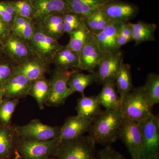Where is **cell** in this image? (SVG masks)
I'll return each mask as SVG.
<instances>
[{"label":"cell","instance_id":"43","mask_svg":"<svg viewBox=\"0 0 159 159\" xmlns=\"http://www.w3.org/2000/svg\"><path fill=\"white\" fill-rule=\"evenodd\" d=\"M5 56H6V55L4 54L2 49V47H1V45H0V58Z\"/></svg>","mask_w":159,"mask_h":159},{"label":"cell","instance_id":"22","mask_svg":"<svg viewBox=\"0 0 159 159\" xmlns=\"http://www.w3.org/2000/svg\"><path fill=\"white\" fill-rule=\"evenodd\" d=\"M130 24L132 41H134L135 47L146 42L156 41L155 33L157 29L156 24L142 21Z\"/></svg>","mask_w":159,"mask_h":159},{"label":"cell","instance_id":"38","mask_svg":"<svg viewBox=\"0 0 159 159\" xmlns=\"http://www.w3.org/2000/svg\"><path fill=\"white\" fill-rule=\"evenodd\" d=\"M15 66L7 56L0 58V87L12 76Z\"/></svg>","mask_w":159,"mask_h":159},{"label":"cell","instance_id":"36","mask_svg":"<svg viewBox=\"0 0 159 159\" xmlns=\"http://www.w3.org/2000/svg\"><path fill=\"white\" fill-rule=\"evenodd\" d=\"M16 15L9 1H0V19L6 23L11 31Z\"/></svg>","mask_w":159,"mask_h":159},{"label":"cell","instance_id":"33","mask_svg":"<svg viewBox=\"0 0 159 159\" xmlns=\"http://www.w3.org/2000/svg\"><path fill=\"white\" fill-rule=\"evenodd\" d=\"M19 99L3 98L0 102V122L1 125H10L13 113L19 104Z\"/></svg>","mask_w":159,"mask_h":159},{"label":"cell","instance_id":"27","mask_svg":"<svg viewBox=\"0 0 159 159\" xmlns=\"http://www.w3.org/2000/svg\"><path fill=\"white\" fill-rule=\"evenodd\" d=\"M50 80L45 77L33 80L31 82L29 96L34 98L40 109L44 108L50 91Z\"/></svg>","mask_w":159,"mask_h":159},{"label":"cell","instance_id":"13","mask_svg":"<svg viewBox=\"0 0 159 159\" xmlns=\"http://www.w3.org/2000/svg\"><path fill=\"white\" fill-rule=\"evenodd\" d=\"M95 119H86L77 115L68 117L61 126L58 142L60 143L83 136L89 132Z\"/></svg>","mask_w":159,"mask_h":159},{"label":"cell","instance_id":"15","mask_svg":"<svg viewBox=\"0 0 159 159\" xmlns=\"http://www.w3.org/2000/svg\"><path fill=\"white\" fill-rule=\"evenodd\" d=\"M104 54L93 37L80 52L78 70L95 72Z\"/></svg>","mask_w":159,"mask_h":159},{"label":"cell","instance_id":"32","mask_svg":"<svg viewBox=\"0 0 159 159\" xmlns=\"http://www.w3.org/2000/svg\"><path fill=\"white\" fill-rule=\"evenodd\" d=\"M84 18L87 27L93 35L103 30L111 21L101 10Z\"/></svg>","mask_w":159,"mask_h":159},{"label":"cell","instance_id":"9","mask_svg":"<svg viewBox=\"0 0 159 159\" xmlns=\"http://www.w3.org/2000/svg\"><path fill=\"white\" fill-rule=\"evenodd\" d=\"M119 138L126 146L132 159H141L142 134L139 122L124 117L119 128Z\"/></svg>","mask_w":159,"mask_h":159},{"label":"cell","instance_id":"6","mask_svg":"<svg viewBox=\"0 0 159 159\" xmlns=\"http://www.w3.org/2000/svg\"><path fill=\"white\" fill-rule=\"evenodd\" d=\"M27 41L31 52L50 65L55 53L62 47L58 40L46 34L36 23L33 36Z\"/></svg>","mask_w":159,"mask_h":159},{"label":"cell","instance_id":"26","mask_svg":"<svg viewBox=\"0 0 159 159\" xmlns=\"http://www.w3.org/2000/svg\"><path fill=\"white\" fill-rule=\"evenodd\" d=\"M97 79L96 71L85 74L80 73L78 70H76L71 74L68 83L70 95L71 96L76 92L84 94L85 89L97 82Z\"/></svg>","mask_w":159,"mask_h":159},{"label":"cell","instance_id":"20","mask_svg":"<svg viewBox=\"0 0 159 159\" xmlns=\"http://www.w3.org/2000/svg\"><path fill=\"white\" fill-rule=\"evenodd\" d=\"M16 138L14 126L0 125V159H8L13 155Z\"/></svg>","mask_w":159,"mask_h":159},{"label":"cell","instance_id":"16","mask_svg":"<svg viewBox=\"0 0 159 159\" xmlns=\"http://www.w3.org/2000/svg\"><path fill=\"white\" fill-rule=\"evenodd\" d=\"M32 81L21 74L12 75L1 86L4 90V97L19 99L29 96Z\"/></svg>","mask_w":159,"mask_h":159},{"label":"cell","instance_id":"10","mask_svg":"<svg viewBox=\"0 0 159 159\" xmlns=\"http://www.w3.org/2000/svg\"><path fill=\"white\" fill-rule=\"evenodd\" d=\"M1 46L5 55L16 65L35 55L29 48L27 40L11 32L1 41Z\"/></svg>","mask_w":159,"mask_h":159},{"label":"cell","instance_id":"1","mask_svg":"<svg viewBox=\"0 0 159 159\" xmlns=\"http://www.w3.org/2000/svg\"><path fill=\"white\" fill-rule=\"evenodd\" d=\"M123 115L119 110H105L95 119L89 131V135L96 144L109 146L119 138V128Z\"/></svg>","mask_w":159,"mask_h":159},{"label":"cell","instance_id":"40","mask_svg":"<svg viewBox=\"0 0 159 159\" xmlns=\"http://www.w3.org/2000/svg\"><path fill=\"white\" fill-rule=\"evenodd\" d=\"M11 32L7 25L0 19V41L4 39Z\"/></svg>","mask_w":159,"mask_h":159},{"label":"cell","instance_id":"7","mask_svg":"<svg viewBox=\"0 0 159 159\" xmlns=\"http://www.w3.org/2000/svg\"><path fill=\"white\" fill-rule=\"evenodd\" d=\"M75 70L55 67L50 80V91L46 105L59 106L70 96L68 83L71 74Z\"/></svg>","mask_w":159,"mask_h":159},{"label":"cell","instance_id":"24","mask_svg":"<svg viewBox=\"0 0 159 159\" xmlns=\"http://www.w3.org/2000/svg\"><path fill=\"white\" fill-rule=\"evenodd\" d=\"M79 54L72 51L66 45L62 46L55 53L52 63L56 67L74 70H79Z\"/></svg>","mask_w":159,"mask_h":159},{"label":"cell","instance_id":"3","mask_svg":"<svg viewBox=\"0 0 159 159\" xmlns=\"http://www.w3.org/2000/svg\"><path fill=\"white\" fill-rule=\"evenodd\" d=\"M119 111L123 117L139 123L152 113L146 101L143 86L134 88L120 99Z\"/></svg>","mask_w":159,"mask_h":159},{"label":"cell","instance_id":"17","mask_svg":"<svg viewBox=\"0 0 159 159\" xmlns=\"http://www.w3.org/2000/svg\"><path fill=\"white\" fill-rule=\"evenodd\" d=\"M34 9V20H40L54 13L72 12L64 0H31Z\"/></svg>","mask_w":159,"mask_h":159},{"label":"cell","instance_id":"18","mask_svg":"<svg viewBox=\"0 0 159 159\" xmlns=\"http://www.w3.org/2000/svg\"><path fill=\"white\" fill-rule=\"evenodd\" d=\"M122 23L111 21L103 30L93 35L99 48L104 54L118 50L116 48L117 34Z\"/></svg>","mask_w":159,"mask_h":159},{"label":"cell","instance_id":"41","mask_svg":"<svg viewBox=\"0 0 159 159\" xmlns=\"http://www.w3.org/2000/svg\"><path fill=\"white\" fill-rule=\"evenodd\" d=\"M8 159H21V158L19 154L17 152V151L16 150L15 152L13 154V155L11 156Z\"/></svg>","mask_w":159,"mask_h":159},{"label":"cell","instance_id":"29","mask_svg":"<svg viewBox=\"0 0 159 159\" xmlns=\"http://www.w3.org/2000/svg\"><path fill=\"white\" fill-rule=\"evenodd\" d=\"M146 101L149 108L159 103V75L154 73L148 74L143 86Z\"/></svg>","mask_w":159,"mask_h":159},{"label":"cell","instance_id":"31","mask_svg":"<svg viewBox=\"0 0 159 159\" xmlns=\"http://www.w3.org/2000/svg\"><path fill=\"white\" fill-rule=\"evenodd\" d=\"M69 35L70 39L66 46L79 54L84 46L94 37L87 28L78 29Z\"/></svg>","mask_w":159,"mask_h":159},{"label":"cell","instance_id":"42","mask_svg":"<svg viewBox=\"0 0 159 159\" xmlns=\"http://www.w3.org/2000/svg\"><path fill=\"white\" fill-rule=\"evenodd\" d=\"M4 90L1 87H0V102H2V100L4 98Z\"/></svg>","mask_w":159,"mask_h":159},{"label":"cell","instance_id":"21","mask_svg":"<svg viewBox=\"0 0 159 159\" xmlns=\"http://www.w3.org/2000/svg\"><path fill=\"white\" fill-rule=\"evenodd\" d=\"M97 97L99 105L106 110H119L120 98L117 93L115 81L103 83L102 90Z\"/></svg>","mask_w":159,"mask_h":159},{"label":"cell","instance_id":"14","mask_svg":"<svg viewBox=\"0 0 159 159\" xmlns=\"http://www.w3.org/2000/svg\"><path fill=\"white\" fill-rule=\"evenodd\" d=\"M50 65L39 57L34 55L15 66L12 75L21 74L32 81L45 77V75L48 71Z\"/></svg>","mask_w":159,"mask_h":159},{"label":"cell","instance_id":"46","mask_svg":"<svg viewBox=\"0 0 159 159\" xmlns=\"http://www.w3.org/2000/svg\"><path fill=\"white\" fill-rule=\"evenodd\" d=\"M0 45H1V41H0Z\"/></svg>","mask_w":159,"mask_h":159},{"label":"cell","instance_id":"4","mask_svg":"<svg viewBox=\"0 0 159 159\" xmlns=\"http://www.w3.org/2000/svg\"><path fill=\"white\" fill-rule=\"evenodd\" d=\"M57 139L48 141H34L16 136V150L21 159H49L54 156L59 145Z\"/></svg>","mask_w":159,"mask_h":159},{"label":"cell","instance_id":"11","mask_svg":"<svg viewBox=\"0 0 159 159\" xmlns=\"http://www.w3.org/2000/svg\"><path fill=\"white\" fill-rule=\"evenodd\" d=\"M123 62V55L120 50L105 53L97 67L96 82L102 84L115 81Z\"/></svg>","mask_w":159,"mask_h":159},{"label":"cell","instance_id":"5","mask_svg":"<svg viewBox=\"0 0 159 159\" xmlns=\"http://www.w3.org/2000/svg\"><path fill=\"white\" fill-rule=\"evenodd\" d=\"M142 134L141 159H159V118L152 113L139 122Z\"/></svg>","mask_w":159,"mask_h":159},{"label":"cell","instance_id":"12","mask_svg":"<svg viewBox=\"0 0 159 159\" xmlns=\"http://www.w3.org/2000/svg\"><path fill=\"white\" fill-rule=\"evenodd\" d=\"M101 10L111 21L122 23L129 22L139 12L137 5L120 0H111Z\"/></svg>","mask_w":159,"mask_h":159},{"label":"cell","instance_id":"39","mask_svg":"<svg viewBox=\"0 0 159 159\" xmlns=\"http://www.w3.org/2000/svg\"><path fill=\"white\" fill-rule=\"evenodd\" d=\"M96 159H127L122 154L114 149L111 145H109L98 150L96 153Z\"/></svg>","mask_w":159,"mask_h":159},{"label":"cell","instance_id":"23","mask_svg":"<svg viewBox=\"0 0 159 159\" xmlns=\"http://www.w3.org/2000/svg\"><path fill=\"white\" fill-rule=\"evenodd\" d=\"M62 13H54L35 21L43 31L51 37L58 40L64 34Z\"/></svg>","mask_w":159,"mask_h":159},{"label":"cell","instance_id":"44","mask_svg":"<svg viewBox=\"0 0 159 159\" xmlns=\"http://www.w3.org/2000/svg\"><path fill=\"white\" fill-rule=\"evenodd\" d=\"M49 159H58L57 158H56V157H55L52 156V157H50V158H49Z\"/></svg>","mask_w":159,"mask_h":159},{"label":"cell","instance_id":"45","mask_svg":"<svg viewBox=\"0 0 159 159\" xmlns=\"http://www.w3.org/2000/svg\"></svg>","mask_w":159,"mask_h":159},{"label":"cell","instance_id":"2","mask_svg":"<svg viewBox=\"0 0 159 159\" xmlns=\"http://www.w3.org/2000/svg\"><path fill=\"white\" fill-rule=\"evenodd\" d=\"M96 144L89 136L59 143L54 156L58 159H96Z\"/></svg>","mask_w":159,"mask_h":159},{"label":"cell","instance_id":"35","mask_svg":"<svg viewBox=\"0 0 159 159\" xmlns=\"http://www.w3.org/2000/svg\"><path fill=\"white\" fill-rule=\"evenodd\" d=\"M17 15L34 20V9L31 0L9 1Z\"/></svg>","mask_w":159,"mask_h":159},{"label":"cell","instance_id":"28","mask_svg":"<svg viewBox=\"0 0 159 159\" xmlns=\"http://www.w3.org/2000/svg\"><path fill=\"white\" fill-rule=\"evenodd\" d=\"M115 81L120 99L134 88L132 79L130 65L123 62Z\"/></svg>","mask_w":159,"mask_h":159},{"label":"cell","instance_id":"34","mask_svg":"<svg viewBox=\"0 0 159 159\" xmlns=\"http://www.w3.org/2000/svg\"><path fill=\"white\" fill-rule=\"evenodd\" d=\"M87 28L84 18L74 12L64 14L63 31L69 35L78 29Z\"/></svg>","mask_w":159,"mask_h":159},{"label":"cell","instance_id":"30","mask_svg":"<svg viewBox=\"0 0 159 159\" xmlns=\"http://www.w3.org/2000/svg\"><path fill=\"white\" fill-rule=\"evenodd\" d=\"M35 24L34 20L16 15L11 32L26 40H29L34 34Z\"/></svg>","mask_w":159,"mask_h":159},{"label":"cell","instance_id":"25","mask_svg":"<svg viewBox=\"0 0 159 159\" xmlns=\"http://www.w3.org/2000/svg\"><path fill=\"white\" fill-rule=\"evenodd\" d=\"M76 110L77 116L86 119H96L102 111L97 96L85 97L84 95L78 99Z\"/></svg>","mask_w":159,"mask_h":159},{"label":"cell","instance_id":"8","mask_svg":"<svg viewBox=\"0 0 159 159\" xmlns=\"http://www.w3.org/2000/svg\"><path fill=\"white\" fill-rule=\"evenodd\" d=\"M14 128L19 138L39 141L57 139L61 129V126L46 125L38 119H32L26 125H17Z\"/></svg>","mask_w":159,"mask_h":159},{"label":"cell","instance_id":"37","mask_svg":"<svg viewBox=\"0 0 159 159\" xmlns=\"http://www.w3.org/2000/svg\"><path fill=\"white\" fill-rule=\"evenodd\" d=\"M129 22H122L120 25L116 40V48L119 50L121 47L132 41V31Z\"/></svg>","mask_w":159,"mask_h":159},{"label":"cell","instance_id":"19","mask_svg":"<svg viewBox=\"0 0 159 159\" xmlns=\"http://www.w3.org/2000/svg\"><path fill=\"white\" fill-rule=\"evenodd\" d=\"M72 12L84 17L101 10L111 0H64Z\"/></svg>","mask_w":159,"mask_h":159}]
</instances>
